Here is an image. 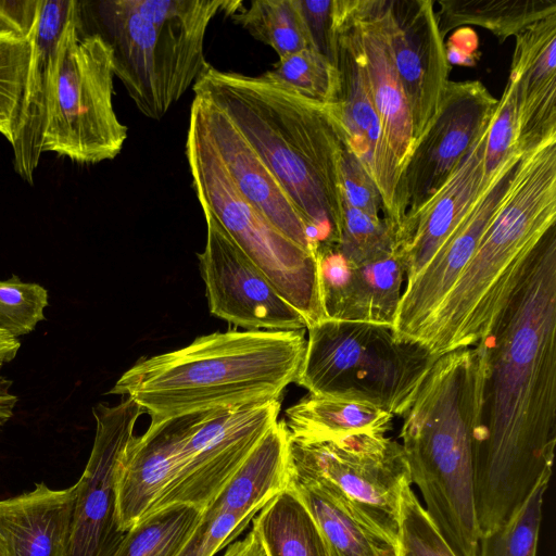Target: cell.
I'll use <instances>...</instances> for the list:
<instances>
[{
	"instance_id": "1",
	"label": "cell",
	"mask_w": 556,
	"mask_h": 556,
	"mask_svg": "<svg viewBox=\"0 0 556 556\" xmlns=\"http://www.w3.org/2000/svg\"><path fill=\"white\" fill-rule=\"evenodd\" d=\"M475 456L479 536L515 514L552 472L556 444V226L536 245L489 337Z\"/></svg>"
},
{
	"instance_id": "2",
	"label": "cell",
	"mask_w": 556,
	"mask_h": 556,
	"mask_svg": "<svg viewBox=\"0 0 556 556\" xmlns=\"http://www.w3.org/2000/svg\"><path fill=\"white\" fill-rule=\"evenodd\" d=\"M193 92L219 109L264 160L299 211L314 255L336 244L342 225L339 175L345 140L331 105L264 74L224 72L208 63Z\"/></svg>"
},
{
	"instance_id": "3",
	"label": "cell",
	"mask_w": 556,
	"mask_h": 556,
	"mask_svg": "<svg viewBox=\"0 0 556 556\" xmlns=\"http://www.w3.org/2000/svg\"><path fill=\"white\" fill-rule=\"evenodd\" d=\"M488 338L438 357L403 416L409 479L456 556H476L475 456L490 370Z\"/></svg>"
},
{
	"instance_id": "4",
	"label": "cell",
	"mask_w": 556,
	"mask_h": 556,
	"mask_svg": "<svg viewBox=\"0 0 556 556\" xmlns=\"http://www.w3.org/2000/svg\"><path fill=\"white\" fill-rule=\"evenodd\" d=\"M305 330H227L142 357L109 391L131 399L151 422L281 400L303 363Z\"/></svg>"
},
{
	"instance_id": "5",
	"label": "cell",
	"mask_w": 556,
	"mask_h": 556,
	"mask_svg": "<svg viewBox=\"0 0 556 556\" xmlns=\"http://www.w3.org/2000/svg\"><path fill=\"white\" fill-rule=\"evenodd\" d=\"M555 222V180L536 168L519 169L473 255L416 341L440 357L488 338Z\"/></svg>"
},
{
	"instance_id": "6",
	"label": "cell",
	"mask_w": 556,
	"mask_h": 556,
	"mask_svg": "<svg viewBox=\"0 0 556 556\" xmlns=\"http://www.w3.org/2000/svg\"><path fill=\"white\" fill-rule=\"evenodd\" d=\"M240 1L109 0L79 2L83 24L110 47L114 75L138 110L160 121L207 65L204 39L218 13Z\"/></svg>"
},
{
	"instance_id": "7",
	"label": "cell",
	"mask_w": 556,
	"mask_h": 556,
	"mask_svg": "<svg viewBox=\"0 0 556 556\" xmlns=\"http://www.w3.org/2000/svg\"><path fill=\"white\" fill-rule=\"evenodd\" d=\"M308 338L295 383L312 395L343 397L404 416L437 358L379 324L324 319Z\"/></svg>"
},
{
	"instance_id": "8",
	"label": "cell",
	"mask_w": 556,
	"mask_h": 556,
	"mask_svg": "<svg viewBox=\"0 0 556 556\" xmlns=\"http://www.w3.org/2000/svg\"><path fill=\"white\" fill-rule=\"evenodd\" d=\"M186 156L201 208L215 218L300 313L306 328L325 319L315 256L289 240L241 195L192 108Z\"/></svg>"
},
{
	"instance_id": "9",
	"label": "cell",
	"mask_w": 556,
	"mask_h": 556,
	"mask_svg": "<svg viewBox=\"0 0 556 556\" xmlns=\"http://www.w3.org/2000/svg\"><path fill=\"white\" fill-rule=\"evenodd\" d=\"M114 76L110 47L83 28L78 1L58 43L43 152L79 164H97L119 154L127 126L113 108Z\"/></svg>"
},
{
	"instance_id": "10",
	"label": "cell",
	"mask_w": 556,
	"mask_h": 556,
	"mask_svg": "<svg viewBox=\"0 0 556 556\" xmlns=\"http://www.w3.org/2000/svg\"><path fill=\"white\" fill-rule=\"evenodd\" d=\"M289 463L291 476L338 486L395 543L400 491L409 479L402 444L371 433L309 442L290 438Z\"/></svg>"
},
{
	"instance_id": "11",
	"label": "cell",
	"mask_w": 556,
	"mask_h": 556,
	"mask_svg": "<svg viewBox=\"0 0 556 556\" xmlns=\"http://www.w3.org/2000/svg\"><path fill=\"white\" fill-rule=\"evenodd\" d=\"M280 405L273 400L198 413L179 473L149 514L173 505L205 509L278 421Z\"/></svg>"
},
{
	"instance_id": "12",
	"label": "cell",
	"mask_w": 556,
	"mask_h": 556,
	"mask_svg": "<svg viewBox=\"0 0 556 556\" xmlns=\"http://www.w3.org/2000/svg\"><path fill=\"white\" fill-rule=\"evenodd\" d=\"M496 103L497 99L480 80L448 81L438 115L415 143L400 176L396 203L399 235L404 222L441 188L457 167L491 122Z\"/></svg>"
},
{
	"instance_id": "13",
	"label": "cell",
	"mask_w": 556,
	"mask_h": 556,
	"mask_svg": "<svg viewBox=\"0 0 556 556\" xmlns=\"http://www.w3.org/2000/svg\"><path fill=\"white\" fill-rule=\"evenodd\" d=\"M142 408L131 399L92 407L96 435L77 492L65 556H114L126 532L116 519V481L121 457L135 437Z\"/></svg>"
},
{
	"instance_id": "14",
	"label": "cell",
	"mask_w": 556,
	"mask_h": 556,
	"mask_svg": "<svg viewBox=\"0 0 556 556\" xmlns=\"http://www.w3.org/2000/svg\"><path fill=\"white\" fill-rule=\"evenodd\" d=\"M336 65L340 77L338 101L330 103L343 138L376 184L384 206V220L397 239L400 167L386 140L371 94L352 16L351 0H334Z\"/></svg>"
},
{
	"instance_id": "15",
	"label": "cell",
	"mask_w": 556,
	"mask_h": 556,
	"mask_svg": "<svg viewBox=\"0 0 556 556\" xmlns=\"http://www.w3.org/2000/svg\"><path fill=\"white\" fill-rule=\"evenodd\" d=\"M206 242L198 254L212 315L247 330H305L300 313L205 210Z\"/></svg>"
},
{
	"instance_id": "16",
	"label": "cell",
	"mask_w": 556,
	"mask_h": 556,
	"mask_svg": "<svg viewBox=\"0 0 556 556\" xmlns=\"http://www.w3.org/2000/svg\"><path fill=\"white\" fill-rule=\"evenodd\" d=\"M522 154L516 151L502 164L432 258L405 283L392 327L396 337L416 341L477 250Z\"/></svg>"
},
{
	"instance_id": "17",
	"label": "cell",
	"mask_w": 556,
	"mask_h": 556,
	"mask_svg": "<svg viewBox=\"0 0 556 556\" xmlns=\"http://www.w3.org/2000/svg\"><path fill=\"white\" fill-rule=\"evenodd\" d=\"M388 34L413 121L414 146L434 121L450 64L432 0H388Z\"/></svg>"
},
{
	"instance_id": "18",
	"label": "cell",
	"mask_w": 556,
	"mask_h": 556,
	"mask_svg": "<svg viewBox=\"0 0 556 556\" xmlns=\"http://www.w3.org/2000/svg\"><path fill=\"white\" fill-rule=\"evenodd\" d=\"M315 258L325 319L393 327L406 277L405 261L397 249L356 264L332 244L319 248Z\"/></svg>"
},
{
	"instance_id": "19",
	"label": "cell",
	"mask_w": 556,
	"mask_h": 556,
	"mask_svg": "<svg viewBox=\"0 0 556 556\" xmlns=\"http://www.w3.org/2000/svg\"><path fill=\"white\" fill-rule=\"evenodd\" d=\"M191 108L241 195L289 240L314 255L299 211L261 155L215 105L194 97Z\"/></svg>"
},
{
	"instance_id": "20",
	"label": "cell",
	"mask_w": 556,
	"mask_h": 556,
	"mask_svg": "<svg viewBox=\"0 0 556 556\" xmlns=\"http://www.w3.org/2000/svg\"><path fill=\"white\" fill-rule=\"evenodd\" d=\"M198 413L150 422L134 437L117 469L116 519L128 531L146 517L177 478Z\"/></svg>"
},
{
	"instance_id": "21",
	"label": "cell",
	"mask_w": 556,
	"mask_h": 556,
	"mask_svg": "<svg viewBox=\"0 0 556 556\" xmlns=\"http://www.w3.org/2000/svg\"><path fill=\"white\" fill-rule=\"evenodd\" d=\"M508 79L516 89L517 149L556 141V14L515 36Z\"/></svg>"
},
{
	"instance_id": "22",
	"label": "cell",
	"mask_w": 556,
	"mask_h": 556,
	"mask_svg": "<svg viewBox=\"0 0 556 556\" xmlns=\"http://www.w3.org/2000/svg\"><path fill=\"white\" fill-rule=\"evenodd\" d=\"M489 125L441 188L404 222L396 249L405 261L406 282L427 265L484 189L483 160Z\"/></svg>"
},
{
	"instance_id": "23",
	"label": "cell",
	"mask_w": 556,
	"mask_h": 556,
	"mask_svg": "<svg viewBox=\"0 0 556 556\" xmlns=\"http://www.w3.org/2000/svg\"><path fill=\"white\" fill-rule=\"evenodd\" d=\"M351 9L383 134L402 173L414 149V130L390 47L388 0H351Z\"/></svg>"
},
{
	"instance_id": "24",
	"label": "cell",
	"mask_w": 556,
	"mask_h": 556,
	"mask_svg": "<svg viewBox=\"0 0 556 556\" xmlns=\"http://www.w3.org/2000/svg\"><path fill=\"white\" fill-rule=\"evenodd\" d=\"M74 0H40L38 18L30 37L31 58L22 113L14 141L15 172L33 184L43 146L48 100L58 43L77 7Z\"/></svg>"
},
{
	"instance_id": "25",
	"label": "cell",
	"mask_w": 556,
	"mask_h": 556,
	"mask_svg": "<svg viewBox=\"0 0 556 556\" xmlns=\"http://www.w3.org/2000/svg\"><path fill=\"white\" fill-rule=\"evenodd\" d=\"M76 492V483L52 490L41 482L27 493L0 501L5 556H65Z\"/></svg>"
},
{
	"instance_id": "26",
	"label": "cell",
	"mask_w": 556,
	"mask_h": 556,
	"mask_svg": "<svg viewBox=\"0 0 556 556\" xmlns=\"http://www.w3.org/2000/svg\"><path fill=\"white\" fill-rule=\"evenodd\" d=\"M289 486L315 520L331 556H396L395 543L331 482L290 475Z\"/></svg>"
},
{
	"instance_id": "27",
	"label": "cell",
	"mask_w": 556,
	"mask_h": 556,
	"mask_svg": "<svg viewBox=\"0 0 556 556\" xmlns=\"http://www.w3.org/2000/svg\"><path fill=\"white\" fill-rule=\"evenodd\" d=\"M289 442L283 420L277 421L202 511H226L254 517L273 497L289 486Z\"/></svg>"
},
{
	"instance_id": "28",
	"label": "cell",
	"mask_w": 556,
	"mask_h": 556,
	"mask_svg": "<svg viewBox=\"0 0 556 556\" xmlns=\"http://www.w3.org/2000/svg\"><path fill=\"white\" fill-rule=\"evenodd\" d=\"M393 417L367 402L308 394L286 409L283 422L291 439L309 442L353 433L386 434Z\"/></svg>"
},
{
	"instance_id": "29",
	"label": "cell",
	"mask_w": 556,
	"mask_h": 556,
	"mask_svg": "<svg viewBox=\"0 0 556 556\" xmlns=\"http://www.w3.org/2000/svg\"><path fill=\"white\" fill-rule=\"evenodd\" d=\"M252 530L264 556H331L315 520L290 486L253 517Z\"/></svg>"
},
{
	"instance_id": "30",
	"label": "cell",
	"mask_w": 556,
	"mask_h": 556,
	"mask_svg": "<svg viewBox=\"0 0 556 556\" xmlns=\"http://www.w3.org/2000/svg\"><path fill=\"white\" fill-rule=\"evenodd\" d=\"M437 4L443 38L458 27L476 25L490 30L501 43L556 14V0H440Z\"/></svg>"
},
{
	"instance_id": "31",
	"label": "cell",
	"mask_w": 556,
	"mask_h": 556,
	"mask_svg": "<svg viewBox=\"0 0 556 556\" xmlns=\"http://www.w3.org/2000/svg\"><path fill=\"white\" fill-rule=\"evenodd\" d=\"M201 515V509L190 505L153 511L126 531L114 556H177Z\"/></svg>"
},
{
	"instance_id": "32",
	"label": "cell",
	"mask_w": 556,
	"mask_h": 556,
	"mask_svg": "<svg viewBox=\"0 0 556 556\" xmlns=\"http://www.w3.org/2000/svg\"><path fill=\"white\" fill-rule=\"evenodd\" d=\"M230 17L279 58L311 48L298 0H254Z\"/></svg>"
},
{
	"instance_id": "33",
	"label": "cell",
	"mask_w": 556,
	"mask_h": 556,
	"mask_svg": "<svg viewBox=\"0 0 556 556\" xmlns=\"http://www.w3.org/2000/svg\"><path fill=\"white\" fill-rule=\"evenodd\" d=\"M552 472L545 473L509 519L480 535L476 556H536L543 496Z\"/></svg>"
},
{
	"instance_id": "34",
	"label": "cell",
	"mask_w": 556,
	"mask_h": 556,
	"mask_svg": "<svg viewBox=\"0 0 556 556\" xmlns=\"http://www.w3.org/2000/svg\"><path fill=\"white\" fill-rule=\"evenodd\" d=\"M31 58L30 39L0 30V134L13 143Z\"/></svg>"
},
{
	"instance_id": "35",
	"label": "cell",
	"mask_w": 556,
	"mask_h": 556,
	"mask_svg": "<svg viewBox=\"0 0 556 556\" xmlns=\"http://www.w3.org/2000/svg\"><path fill=\"white\" fill-rule=\"evenodd\" d=\"M264 75L324 104L334 103L339 98L340 77L337 65L312 48L279 58Z\"/></svg>"
},
{
	"instance_id": "36",
	"label": "cell",
	"mask_w": 556,
	"mask_h": 556,
	"mask_svg": "<svg viewBox=\"0 0 556 556\" xmlns=\"http://www.w3.org/2000/svg\"><path fill=\"white\" fill-rule=\"evenodd\" d=\"M410 484L406 479L400 491L396 556H456Z\"/></svg>"
},
{
	"instance_id": "37",
	"label": "cell",
	"mask_w": 556,
	"mask_h": 556,
	"mask_svg": "<svg viewBox=\"0 0 556 556\" xmlns=\"http://www.w3.org/2000/svg\"><path fill=\"white\" fill-rule=\"evenodd\" d=\"M337 249L351 262L361 264L391 254L395 235L383 218H374L342 203V225Z\"/></svg>"
},
{
	"instance_id": "38",
	"label": "cell",
	"mask_w": 556,
	"mask_h": 556,
	"mask_svg": "<svg viewBox=\"0 0 556 556\" xmlns=\"http://www.w3.org/2000/svg\"><path fill=\"white\" fill-rule=\"evenodd\" d=\"M48 292L38 283L16 276L0 280V330L18 338L31 332L45 319Z\"/></svg>"
},
{
	"instance_id": "39",
	"label": "cell",
	"mask_w": 556,
	"mask_h": 556,
	"mask_svg": "<svg viewBox=\"0 0 556 556\" xmlns=\"http://www.w3.org/2000/svg\"><path fill=\"white\" fill-rule=\"evenodd\" d=\"M517 101L514 84L508 79L497 100L485 139L483 184L490 182L502 164L516 151Z\"/></svg>"
},
{
	"instance_id": "40",
	"label": "cell",
	"mask_w": 556,
	"mask_h": 556,
	"mask_svg": "<svg viewBox=\"0 0 556 556\" xmlns=\"http://www.w3.org/2000/svg\"><path fill=\"white\" fill-rule=\"evenodd\" d=\"M253 519L226 511H202L201 519L177 556H214L236 539Z\"/></svg>"
},
{
	"instance_id": "41",
	"label": "cell",
	"mask_w": 556,
	"mask_h": 556,
	"mask_svg": "<svg viewBox=\"0 0 556 556\" xmlns=\"http://www.w3.org/2000/svg\"><path fill=\"white\" fill-rule=\"evenodd\" d=\"M339 182L342 203L374 218L384 219L381 194L346 142L341 154Z\"/></svg>"
},
{
	"instance_id": "42",
	"label": "cell",
	"mask_w": 556,
	"mask_h": 556,
	"mask_svg": "<svg viewBox=\"0 0 556 556\" xmlns=\"http://www.w3.org/2000/svg\"><path fill=\"white\" fill-rule=\"evenodd\" d=\"M311 48L336 65L334 0H298Z\"/></svg>"
},
{
	"instance_id": "43",
	"label": "cell",
	"mask_w": 556,
	"mask_h": 556,
	"mask_svg": "<svg viewBox=\"0 0 556 556\" xmlns=\"http://www.w3.org/2000/svg\"><path fill=\"white\" fill-rule=\"evenodd\" d=\"M39 5L40 0L0 1V30L30 39L38 18Z\"/></svg>"
},
{
	"instance_id": "44",
	"label": "cell",
	"mask_w": 556,
	"mask_h": 556,
	"mask_svg": "<svg viewBox=\"0 0 556 556\" xmlns=\"http://www.w3.org/2000/svg\"><path fill=\"white\" fill-rule=\"evenodd\" d=\"M444 47L448 64L475 66L479 60V38L471 27L463 26L454 29L444 42Z\"/></svg>"
},
{
	"instance_id": "45",
	"label": "cell",
	"mask_w": 556,
	"mask_h": 556,
	"mask_svg": "<svg viewBox=\"0 0 556 556\" xmlns=\"http://www.w3.org/2000/svg\"><path fill=\"white\" fill-rule=\"evenodd\" d=\"M223 556H264V552L255 532L251 529L242 540L232 542Z\"/></svg>"
},
{
	"instance_id": "46",
	"label": "cell",
	"mask_w": 556,
	"mask_h": 556,
	"mask_svg": "<svg viewBox=\"0 0 556 556\" xmlns=\"http://www.w3.org/2000/svg\"><path fill=\"white\" fill-rule=\"evenodd\" d=\"M2 365L0 364V369ZM17 397L11 392V381L0 375V431L13 416Z\"/></svg>"
},
{
	"instance_id": "47",
	"label": "cell",
	"mask_w": 556,
	"mask_h": 556,
	"mask_svg": "<svg viewBox=\"0 0 556 556\" xmlns=\"http://www.w3.org/2000/svg\"><path fill=\"white\" fill-rule=\"evenodd\" d=\"M20 346L17 338L0 330V364L11 362L16 356Z\"/></svg>"
},
{
	"instance_id": "48",
	"label": "cell",
	"mask_w": 556,
	"mask_h": 556,
	"mask_svg": "<svg viewBox=\"0 0 556 556\" xmlns=\"http://www.w3.org/2000/svg\"><path fill=\"white\" fill-rule=\"evenodd\" d=\"M0 556H5V552H4V547H3L1 538H0Z\"/></svg>"
}]
</instances>
